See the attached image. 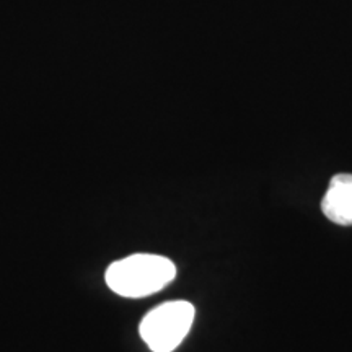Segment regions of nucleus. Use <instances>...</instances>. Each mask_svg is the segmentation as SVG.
Here are the masks:
<instances>
[{"label":"nucleus","mask_w":352,"mask_h":352,"mask_svg":"<svg viewBox=\"0 0 352 352\" xmlns=\"http://www.w3.org/2000/svg\"><path fill=\"white\" fill-rule=\"evenodd\" d=\"M176 277V266L168 258L138 253L109 264L108 287L126 298H142L160 292Z\"/></svg>","instance_id":"obj_1"},{"label":"nucleus","mask_w":352,"mask_h":352,"mask_svg":"<svg viewBox=\"0 0 352 352\" xmlns=\"http://www.w3.org/2000/svg\"><path fill=\"white\" fill-rule=\"evenodd\" d=\"M195 315V307L186 300L162 303L140 321V338L152 352H173L188 336Z\"/></svg>","instance_id":"obj_2"},{"label":"nucleus","mask_w":352,"mask_h":352,"mask_svg":"<svg viewBox=\"0 0 352 352\" xmlns=\"http://www.w3.org/2000/svg\"><path fill=\"white\" fill-rule=\"evenodd\" d=\"M324 217L338 226H352V175H334L329 188L321 201Z\"/></svg>","instance_id":"obj_3"}]
</instances>
